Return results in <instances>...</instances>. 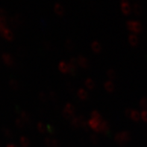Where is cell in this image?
I'll use <instances>...</instances> for the list:
<instances>
[{"label": "cell", "mask_w": 147, "mask_h": 147, "mask_svg": "<svg viewBox=\"0 0 147 147\" xmlns=\"http://www.w3.org/2000/svg\"><path fill=\"white\" fill-rule=\"evenodd\" d=\"M22 119H24L26 123H32V119H31V117L30 115H28V113H26V111H23L22 113Z\"/></svg>", "instance_id": "cell-25"}, {"label": "cell", "mask_w": 147, "mask_h": 147, "mask_svg": "<svg viewBox=\"0 0 147 147\" xmlns=\"http://www.w3.org/2000/svg\"><path fill=\"white\" fill-rule=\"evenodd\" d=\"M77 96L82 100H86V99H88V96H89L88 92L83 88H79L78 89V90L77 91Z\"/></svg>", "instance_id": "cell-9"}, {"label": "cell", "mask_w": 147, "mask_h": 147, "mask_svg": "<svg viewBox=\"0 0 147 147\" xmlns=\"http://www.w3.org/2000/svg\"><path fill=\"white\" fill-rule=\"evenodd\" d=\"M90 117H91L92 119H95V120H96V121L102 122L103 120L101 114H99V112L97 111H93L91 113V114H90Z\"/></svg>", "instance_id": "cell-17"}, {"label": "cell", "mask_w": 147, "mask_h": 147, "mask_svg": "<svg viewBox=\"0 0 147 147\" xmlns=\"http://www.w3.org/2000/svg\"><path fill=\"white\" fill-rule=\"evenodd\" d=\"M63 110L66 111L69 114H70L71 115H73L75 117V111H75V107L71 103H67L64 108H63Z\"/></svg>", "instance_id": "cell-16"}, {"label": "cell", "mask_w": 147, "mask_h": 147, "mask_svg": "<svg viewBox=\"0 0 147 147\" xmlns=\"http://www.w3.org/2000/svg\"><path fill=\"white\" fill-rule=\"evenodd\" d=\"M84 119V117L83 115H80L78 116V117H76V116H75L72 119V120H71V125H72V127H73L74 129H78V128H80L82 119Z\"/></svg>", "instance_id": "cell-3"}, {"label": "cell", "mask_w": 147, "mask_h": 147, "mask_svg": "<svg viewBox=\"0 0 147 147\" xmlns=\"http://www.w3.org/2000/svg\"><path fill=\"white\" fill-rule=\"evenodd\" d=\"M77 61H78V65L81 67L84 68V69H88L89 67V61L88 58H85L83 55H78L77 58Z\"/></svg>", "instance_id": "cell-7"}, {"label": "cell", "mask_w": 147, "mask_h": 147, "mask_svg": "<svg viewBox=\"0 0 147 147\" xmlns=\"http://www.w3.org/2000/svg\"><path fill=\"white\" fill-rule=\"evenodd\" d=\"M121 1H127V0H121Z\"/></svg>", "instance_id": "cell-37"}, {"label": "cell", "mask_w": 147, "mask_h": 147, "mask_svg": "<svg viewBox=\"0 0 147 147\" xmlns=\"http://www.w3.org/2000/svg\"><path fill=\"white\" fill-rule=\"evenodd\" d=\"M116 75L117 74H116V72L114 71V69H109L107 71V76H108V78L110 79V81L115 80Z\"/></svg>", "instance_id": "cell-22"}, {"label": "cell", "mask_w": 147, "mask_h": 147, "mask_svg": "<svg viewBox=\"0 0 147 147\" xmlns=\"http://www.w3.org/2000/svg\"><path fill=\"white\" fill-rule=\"evenodd\" d=\"M84 84H85L86 88L89 90H93L95 88V82H93V80L91 78H87L84 82Z\"/></svg>", "instance_id": "cell-19"}, {"label": "cell", "mask_w": 147, "mask_h": 147, "mask_svg": "<svg viewBox=\"0 0 147 147\" xmlns=\"http://www.w3.org/2000/svg\"><path fill=\"white\" fill-rule=\"evenodd\" d=\"M140 116L144 122H147V110L142 111V112L140 113Z\"/></svg>", "instance_id": "cell-31"}, {"label": "cell", "mask_w": 147, "mask_h": 147, "mask_svg": "<svg viewBox=\"0 0 147 147\" xmlns=\"http://www.w3.org/2000/svg\"><path fill=\"white\" fill-rule=\"evenodd\" d=\"M90 140L93 142V143H97L99 140V138L97 137L96 134H91L90 135Z\"/></svg>", "instance_id": "cell-32"}, {"label": "cell", "mask_w": 147, "mask_h": 147, "mask_svg": "<svg viewBox=\"0 0 147 147\" xmlns=\"http://www.w3.org/2000/svg\"><path fill=\"white\" fill-rule=\"evenodd\" d=\"M129 41L130 44L132 47H136L138 46V43H139V40L137 35H135L134 34H131L129 35Z\"/></svg>", "instance_id": "cell-13"}, {"label": "cell", "mask_w": 147, "mask_h": 147, "mask_svg": "<svg viewBox=\"0 0 147 147\" xmlns=\"http://www.w3.org/2000/svg\"><path fill=\"white\" fill-rule=\"evenodd\" d=\"M88 126L90 129H93V131H95L96 132H100V123L101 122L96 121L95 119H90L89 121L88 122Z\"/></svg>", "instance_id": "cell-5"}, {"label": "cell", "mask_w": 147, "mask_h": 147, "mask_svg": "<svg viewBox=\"0 0 147 147\" xmlns=\"http://www.w3.org/2000/svg\"><path fill=\"white\" fill-rule=\"evenodd\" d=\"M132 111L130 108H127L125 111V115L127 117H131V113H132Z\"/></svg>", "instance_id": "cell-34"}, {"label": "cell", "mask_w": 147, "mask_h": 147, "mask_svg": "<svg viewBox=\"0 0 147 147\" xmlns=\"http://www.w3.org/2000/svg\"><path fill=\"white\" fill-rule=\"evenodd\" d=\"M132 9L134 11V14L136 16H140L143 12V7H142L141 5L138 2H134L132 5Z\"/></svg>", "instance_id": "cell-8"}, {"label": "cell", "mask_w": 147, "mask_h": 147, "mask_svg": "<svg viewBox=\"0 0 147 147\" xmlns=\"http://www.w3.org/2000/svg\"><path fill=\"white\" fill-rule=\"evenodd\" d=\"M115 140L117 142V143H119V144H122L124 143V140H123L121 132H119V133H117V134H116Z\"/></svg>", "instance_id": "cell-26"}, {"label": "cell", "mask_w": 147, "mask_h": 147, "mask_svg": "<svg viewBox=\"0 0 147 147\" xmlns=\"http://www.w3.org/2000/svg\"><path fill=\"white\" fill-rule=\"evenodd\" d=\"M18 125H19V126L20 127H21V128H22V127H23V123H22V122H21V121H20V120H18Z\"/></svg>", "instance_id": "cell-36"}, {"label": "cell", "mask_w": 147, "mask_h": 147, "mask_svg": "<svg viewBox=\"0 0 147 147\" xmlns=\"http://www.w3.org/2000/svg\"><path fill=\"white\" fill-rule=\"evenodd\" d=\"M54 11L59 16H62L64 13V8L62 6L61 4L60 3H55L54 6Z\"/></svg>", "instance_id": "cell-12"}, {"label": "cell", "mask_w": 147, "mask_h": 147, "mask_svg": "<svg viewBox=\"0 0 147 147\" xmlns=\"http://www.w3.org/2000/svg\"><path fill=\"white\" fill-rule=\"evenodd\" d=\"M43 47L46 50L49 51L51 50V49L52 48V45L51 44V43H49V41H44L43 43Z\"/></svg>", "instance_id": "cell-29"}, {"label": "cell", "mask_w": 147, "mask_h": 147, "mask_svg": "<svg viewBox=\"0 0 147 147\" xmlns=\"http://www.w3.org/2000/svg\"><path fill=\"white\" fill-rule=\"evenodd\" d=\"M91 48H92V50L95 52V53H100V52H102V49L100 43H99L98 41H96V40L92 42Z\"/></svg>", "instance_id": "cell-11"}, {"label": "cell", "mask_w": 147, "mask_h": 147, "mask_svg": "<svg viewBox=\"0 0 147 147\" xmlns=\"http://www.w3.org/2000/svg\"><path fill=\"white\" fill-rule=\"evenodd\" d=\"M111 131V128L110 125L108 122H107L106 120H104L103 119L102 121L100 123V132L102 133L103 134H109Z\"/></svg>", "instance_id": "cell-6"}, {"label": "cell", "mask_w": 147, "mask_h": 147, "mask_svg": "<svg viewBox=\"0 0 147 147\" xmlns=\"http://www.w3.org/2000/svg\"><path fill=\"white\" fill-rule=\"evenodd\" d=\"M58 69L62 73H69V64L64 61L60 62L58 64Z\"/></svg>", "instance_id": "cell-10"}, {"label": "cell", "mask_w": 147, "mask_h": 147, "mask_svg": "<svg viewBox=\"0 0 147 147\" xmlns=\"http://www.w3.org/2000/svg\"><path fill=\"white\" fill-rule=\"evenodd\" d=\"M104 87L105 89L106 90L108 93H113L115 90V86L111 81H107L106 82H105Z\"/></svg>", "instance_id": "cell-14"}, {"label": "cell", "mask_w": 147, "mask_h": 147, "mask_svg": "<svg viewBox=\"0 0 147 147\" xmlns=\"http://www.w3.org/2000/svg\"><path fill=\"white\" fill-rule=\"evenodd\" d=\"M38 98H39V99L41 101V102H42L46 103L47 101H48L49 96L47 93H45V92L41 91V92H40L39 94H38Z\"/></svg>", "instance_id": "cell-21"}, {"label": "cell", "mask_w": 147, "mask_h": 147, "mask_svg": "<svg viewBox=\"0 0 147 147\" xmlns=\"http://www.w3.org/2000/svg\"><path fill=\"white\" fill-rule=\"evenodd\" d=\"M17 22H20V24L23 23V17L21 14H17Z\"/></svg>", "instance_id": "cell-33"}, {"label": "cell", "mask_w": 147, "mask_h": 147, "mask_svg": "<svg viewBox=\"0 0 147 147\" xmlns=\"http://www.w3.org/2000/svg\"><path fill=\"white\" fill-rule=\"evenodd\" d=\"M64 44H65V47L67 48V50L70 51V52L74 50L75 44L74 43H73V41L72 40V39H70V38H67V39H66Z\"/></svg>", "instance_id": "cell-15"}, {"label": "cell", "mask_w": 147, "mask_h": 147, "mask_svg": "<svg viewBox=\"0 0 147 147\" xmlns=\"http://www.w3.org/2000/svg\"><path fill=\"white\" fill-rule=\"evenodd\" d=\"M48 96H49V99H50L51 101H52V102H55V101L57 100V98H58L57 94H56L55 92L54 91L49 92L48 94Z\"/></svg>", "instance_id": "cell-27"}, {"label": "cell", "mask_w": 147, "mask_h": 147, "mask_svg": "<svg viewBox=\"0 0 147 147\" xmlns=\"http://www.w3.org/2000/svg\"><path fill=\"white\" fill-rule=\"evenodd\" d=\"M69 73L71 76H76L78 71V61L77 58L72 57L69 61Z\"/></svg>", "instance_id": "cell-2"}, {"label": "cell", "mask_w": 147, "mask_h": 147, "mask_svg": "<svg viewBox=\"0 0 147 147\" xmlns=\"http://www.w3.org/2000/svg\"><path fill=\"white\" fill-rule=\"evenodd\" d=\"M67 88L70 93H73V92H74V87H73V85L71 84L70 82H67Z\"/></svg>", "instance_id": "cell-30"}, {"label": "cell", "mask_w": 147, "mask_h": 147, "mask_svg": "<svg viewBox=\"0 0 147 147\" xmlns=\"http://www.w3.org/2000/svg\"><path fill=\"white\" fill-rule=\"evenodd\" d=\"M131 118L132 120L135 122L140 121V118H141V116H140V114L139 113L138 111L136 110H133L132 113H131Z\"/></svg>", "instance_id": "cell-18"}, {"label": "cell", "mask_w": 147, "mask_h": 147, "mask_svg": "<svg viewBox=\"0 0 147 147\" xmlns=\"http://www.w3.org/2000/svg\"><path fill=\"white\" fill-rule=\"evenodd\" d=\"M122 136H123L124 142L129 141L131 140V133L128 131H122Z\"/></svg>", "instance_id": "cell-24"}, {"label": "cell", "mask_w": 147, "mask_h": 147, "mask_svg": "<svg viewBox=\"0 0 147 147\" xmlns=\"http://www.w3.org/2000/svg\"><path fill=\"white\" fill-rule=\"evenodd\" d=\"M139 105H140V108H144V110H146L147 109V98L146 97H143V98L140 99V102H139Z\"/></svg>", "instance_id": "cell-23"}, {"label": "cell", "mask_w": 147, "mask_h": 147, "mask_svg": "<svg viewBox=\"0 0 147 147\" xmlns=\"http://www.w3.org/2000/svg\"><path fill=\"white\" fill-rule=\"evenodd\" d=\"M22 144H28V140L26 139V138H22Z\"/></svg>", "instance_id": "cell-35"}, {"label": "cell", "mask_w": 147, "mask_h": 147, "mask_svg": "<svg viewBox=\"0 0 147 147\" xmlns=\"http://www.w3.org/2000/svg\"><path fill=\"white\" fill-rule=\"evenodd\" d=\"M120 8H121L123 13H125V15H129L131 13V7L130 3H129L128 0L127 1H121Z\"/></svg>", "instance_id": "cell-4"}, {"label": "cell", "mask_w": 147, "mask_h": 147, "mask_svg": "<svg viewBox=\"0 0 147 147\" xmlns=\"http://www.w3.org/2000/svg\"><path fill=\"white\" fill-rule=\"evenodd\" d=\"M47 132L49 134H55V129L53 125L51 124H47Z\"/></svg>", "instance_id": "cell-28"}, {"label": "cell", "mask_w": 147, "mask_h": 147, "mask_svg": "<svg viewBox=\"0 0 147 147\" xmlns=\"http://www.w3.org/2000/svg\"><path fill=\"white\" fill-rule=\"evenodd\" d=\"M127 28L134 34H139L143 30L141 22L136 20H129L126 22Z\"/></svg>", "instance_id": "cell-1"}, {"label": "cell", "mask_w": 147, "mask_h": 147, "mask_svg": "<svg viewBox=\"0 0 147 147\" xmlns=\"http://www.w3.org/2000/svg\"><path fill=\"white\" fill-rule=\"evenodd\" d=\"M37 130L39 131L41 134H44V133L47 132V125H45L43 123H41V122H39L37 123Z\"/></svg>", "instance_id": "cell-20"}]
</instances>
